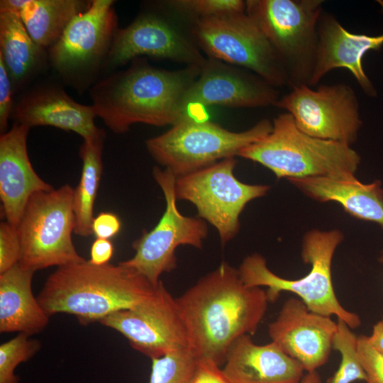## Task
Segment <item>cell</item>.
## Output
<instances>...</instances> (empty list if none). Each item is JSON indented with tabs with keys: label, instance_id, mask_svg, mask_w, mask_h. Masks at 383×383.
I'll list each match as a JSON object with an SVG mask.
<instances>
[{
	"label": "cell",
	"instance_id": "1",
	"mask_svg": "<svg viewBox=\"0 0 383 383\" xmlns=\"http://www.w3.org/2000/svg\"><path fill=\"white\" fill-rule=\"evenodd\" d=\"M197 360L221 367L230 345L253 335L263 319L268 297L262 287L245 285L238 269L222 262L176 298Z\"/></svg>",
	"mask_w": 383,
	"mask_h": 383
},
{
	"label": "cell",
	"instance_id": "2",
	"mask_svg": "<svg viewBox=\"0 0 383 383\" xmlns=\"http://www.w3.org/2000/svg\"><path fill=\"white\" fill-rule=\"evenodd\" d=\"M201 69L167 70L135 59L129 67L101 77L91 87V106L117 134L135 123L172 126L182 120V100Z\"/></svg>",
	"mask_w": 383,
	"mask_h": 383
},
{
	"label": "cell",
	"instance_id": "3",
	"mask_svg": "<svg viewBox=\"0 0 383 383\" xmlns=\"http://www.w3.org/2000/svg\"><path fill=\"white\" fill-rule=\"evenodd\" d=\"M156 287L120 263L95 265L85 260L58 267L37 298L49 316L69 313L86 326L138 305Z\"/></svg>",
	"mask_w": 383,
	"mask_h": 383
},
{
	"label": "cell",
	"instance_id": "4",
	"mask_svg": "<svg viewBox=\"0 0 383 383\" xmlns=\"http://www.w3.org/2000/svg\"><path fill=\"white\" fill-rule=\"evenodd\" d=\"M344 239L337 229H312L303 237L301 256L311 265L309 273L296 279H288L269 269L266 259L259 253L246 256L238 268L243 282L248 287H267L269 302H274L283 292L296 294L309 310L331 317L335 316L351 328L361 325L360 316L345 309L336 296L331 275L335 252Z\"/></svg>",
	"mask_w": 383,
	"mask_h": 383
},
{
	"label": "cell",
	"instance_id": "5",
	"mask_svg": "<svg viewBox=\"0 0 383 383\" xmlns=\"http://www.w3.org/2000/svg\"><path fill=\"white\" fill-rule=\"evenodd\" d=\"M238 156L287 179L355 175L360 164V155L350 145L304 133L287 112L275 117L271 132Z\"/></svg>",
	"mask_w": 383,
	"mask_h": 383
},
{
	"label": "cell",
	"instance_id": "6",
	"mask_svg": "<svg viewBox=\"0 0 383 383\" xmlns=\"http://www.w3.org/2000/svg\"><path fill=\"white\" fill-rule=\"evenodd\" d=\"M272 129V122L268 119L244 131L233 132L207 120L186 118L148 139L145 146L158 164L178 177L238 156L243 148L262 139Z\"/></svg>",
	"mask_w": 383,
	"mask_h": 383
},
{
	"label": "cell",
	"instance_id": "7",
	"mask_svg": "<svg viewBox=\"0 0 383 383\" xmlns=\"http://www.w3.org/2000/svg\"><path fill=\"white\" fill-rule=\"evenodd\" d=\"M322 0H248L245 13L277 52L290 88L311 87L316 64Z\"/></svg>",
	"mask_w": 383,
	"mask_h": 383
},
{
	"label": "cell",
	"instance_id": "8",
	"mask_svg": "<svg viewBox=\"0 0 383 383\" xmlns=\"http://www.w3.org/2000/svg\"><path fill=\"white\" fill-rule=\"evenodd\" d=\"M74 191L65 184L30 197L17 226L21 267L35 272L86 260L72 239L76 224Z\"/></svg>",
	"mask_w": 383,
	"mask_h": 383
},
{
	"label": "cell",
	"instance_id": "9",
	"mask_svg": "<svg viewBox=\"0 0 383 383\" xmlns=\"http://www.w3.org/2000/svg\"><path fill=\"white\" fill-rule=\"evenodd\" d=\"M114 3L91 0L48 50L49 65L65 84L79 91L89 89L103 75L118 29Z\"/></svg>",
	"mask_w": 383,
	"mask_h": 383
},
{
	"label": "cell",
	"instance_id": "10",
	"mask_svg": "<svg viewBox=\"0 0 383 383\" xmlns=\"http://www.w3.org/2000/svg\"><path fill=\"white\" fill-rule=\"evenodd\" d=\"M190 32L207 57L248 70L277 88L290 87L277 52L245 11L197 20Z\"/></svg>",
	"mask_w": 383,
	"mask_h": 383
},
{
	"label": "cell",
	"instance_id": "11",
	"mask_svg": "<svg viewBox=\"0 0 383 383\" xmlns=\"http://www.w3.org/2000/svg\"><path fill=\"white\" fill-rule=\"evenodd\" d=\"M236 163L235 157L223 159L175 180L177 199L192 203L198 217L217 230L223 245L237 235L239 217L245 206L265 196L270 189L266 184L239 181L233 173Z\"/></svg>",
	"mask_w": 383,
	"mask_h": 383
},
{
	"label": "cell",
	"instance_id": "12",
	"mask_svg": "<svg viewBox=\"0 0 383 383\" xmlns=\"http://www.w3.org/2000/svg\"><path fill=\"white\" fill-rule=\"evenodd\" d=\"M152 174L164 194L165 212L151 231H144L133 242L135 255L119 263L141 274L156 287L162 274L177 267L175 251L179 245L202 248L208 226L202 218L186 216L179 212L174 189L176 177L170 170L155 167Z\"/></svg>",
	"mask_w": 383,
	"mask_h": 383
},
{
	"label": "cell",
	"instance_id": "13",
	"mask_svg": "<svg viewBox=\"0 0 383 383\" xmlns=\"http://www.w3.org/2000/svg\"><path fill=\"white\" fill-rule=\"evenodd\" d=\"M127 26L118 28L113 40L103 75L140 56L172 60L187 67H202L206 57L192 33L188 34L157 2Z\"/></svg>",
	"mask_w": 383,
	"mask_h": 383
},
{
	"label": "cell",
	"instance_id": "14",
	"mask_svg": "<svg viewBox=\"0 0 383 383\" xmlns=\"http://www.w3.org/2000/svg\"><path fill=\"white\" fill-rule=\"evenodd\" d=\"M275 106L290 113L304 133L350 146L362 125L357 97L344 83L321 85L316 89L294 86L279 97Z\"/></svg>",
	"mask_w": 383,
	"mask_h": 383
},
{
	"label": "cell",
	"instance_id": "15",
	"mask_svg": "<svg viewBox=\"0 0 383 383\" xmlns=\"http://www.w3.org/2000/svg\"><path fill=\"white\" fill-rule=\"evenodd\" d=\"M99 323L121 333L133 349L150 359L189 348L176 298L161 280L149 298L132 308L116 311Z\"/></svg>",
	"mask_w": 383,
	"mask_h": 383
},
{
	"label": "cell",
	"instance_id": "16",
	"mask_svg": "<svg viewBox=\"0 0 383 383\" xmlns=\"http://www.w3.org/2000/svg\"><path fill=\"white\" fill-rule=\"evenodd\" d=\"M279 97L277 88L256 74L207 57L199 76L183 96L182 120L196 119L200 110L211 106L229 108L275 106Z\"/></svg>",
	"mask_w": 383,
	"mask_h": 383
},
{
	"label": "cell",
	"instance_id": "17",
	"mask_svg": "<svg viewBox=\"0 0 383 383\" xmlns=\"http://www.w3.org/2000/svg\"><path fill=\"white\" fill-rule=\"evenodd\" d=\"M337 328L331 317L309 310L300 299L291 296L268 325V334L272 342L311 372L328 360Z\"/></svg>",
	"mask_w": 383,
	"mask_h": 383
},
{
	"label": "cell",
	"instance_id": "18",
	"mask_svg": "<svg viewBox=\"0 0 383 383\" xmlns=\"http://www.w3.org/2000/svg\"><path fill=\"white\" fill-rule=\"evenodd\" d=\"M94 107L75 101L62 86L55 82H43L22 94L15 102L11 114L14 123L30 128L38 126H53L72 131L84 140L105 135L94 122Z\"/></svg>",
	"mask_w": 383,
	"mask_h": 383
},
{
	"label": "cell",
	"instance_id": "19",
	"mask_svg": "<svg viewBox=\"0 0 383 383\" xmlns=\"http://www.w3.org/2000/svg\"><path fill=\"white\" fill-rule=\"evenodd\" d=\"M317 32L316 64L311 87L316 86L331 70L346 68L367 96H377V90L363 69L362 60L368 51L378 50L383 46V34L353 33L334 15L324 11L319 17Z\"/></svg>",
	"mask_w": 383,
	"mask_h": 383
},
{
	"label": "cell",
	"instance_id": "20",
	"mask_svg": "<svg viewBox=\"0 0 383 383\" xmlns=\"http://www.w3.org/2000/svg\"><path fill=\"white\" fill-rule=\"evenodd\" d=\"M30 128L13 123L0 137V199L6 221L17 228L26 206L35 193L53 187L34 170L27 150Z\"/></svg>",
	"mask_w": 383,
	"mask_h": 383
},
{
	"label": "cell",
	"instance_id": "21",
	"mask_svg": "<svg viewBox=\"0 0 383 383\" xmlns=\"http://www.w3.org/2000/svg\"><path fill=\"white\" fill-rule=\"evenodd\" d=\"M222 370L231 383H300L305 372L274 343L257 345L248 334L230 345Z\"/></svg>",
	"mask_w": 383,
	"mask_h": 383
},
{
	"label": "cell",
	"instance_id": "22",
	"mask_svg": "<svg viewBox=\"0 0 383 383\" xmlns=\"http://www.w3.org/2000/svg\"><path fill=\"white\" fill-rule=\"evenodd\" d=\"M307 196L339 204L350 216L377 224L383 231V187L380 180L365 184L355 175L288 179Z\"/></svg>",
	"mask_w": 383,
	"mask_h": 383
},
{
	"label": "cell",
	"instance_id": "23",
	"mask_svg": "<svg viewBox=\"0 0 383 383\" xmlns=\"http://www.w3.org/2000/svg\"><path fill=\"white\" fill-rule=\"evenodd\" d=\"M35 272L19 264L0 274V332H18L30 336L44 330L50 317L35 297Z\"/></svg>",
	"mask_w": 383,
	"mask_h": 383
},
{
	"label": "cell",
	"instance_id": "24",
	"mask_svg": "<svg viewBox=\"0 0 383 383\" xmlns=\"http://www.w3.org/2000/svg\"><path fill=\"white\" fill-rule=\"evenodd\" d=\"M0 58L14 92L23 90L49 64L48 51L30 37L18 15L0 12Z\"/></svg>",
	"mask_w": 383,
	"mask_h": 383
},
{
	"label": "cell",
	"instance_id": "25",
	"mask_svg": "<svg viewBox=\"0 0 383 383\" xmlns=\"http://www.w3.org/2000/svg\"><path fill=\"white\" fill-rule=\"evenodd\" d=\"M89 1L1 0L0 12L17 13L32 39L48 51L60 39L72 20L88 8Z\"/></svg>",
	"mask_w": 383,
	"mask_h": 383
},
{
	"label": "cell",
	"instance_id": "26",
	"mask_svg": "<svg viewBox=\"0 0 383 383\" xmlns=\"http://www.w3.org/2000/svg\"><path fill=\"white\" fill-rule=\"evenodd\" d=\"M104 138L105 135L84 140L79 149L82 167L79 184L74 191L73 209L76 223L74 233L82 237L93 233V211L102 173Z\"/></svg>",
	"mask_w": 383,
	"mask_h": 383
},
{
	"label": "cell",
	"instance_id": "27",
	"mask_svg": "<svg viewBox=\"0 0 383 383\" xmlns=\"http://www.w3.org/2000/svg\"><path fill=\"white\" fill-rule=\"evenodd\" d=\"M337 325L333 349L340 353V362L337 370L326 380V383L365 382L366 375L359 357L357 335L343 320L337 318Z\"/></svg>",
	"mask_w": 383,
	"mask_h": 383
},
{
	"label": "cell",
	"instance_id": "28",
	"mask_svg": "<svg viewBox=\"0 0 383 383\" xmlns=\"http://www.w3.org/2000/svg\"><path fill=\"white\" fill-rule=\"evenodd\" d=\"M151 360L149 383H191L198 360L188 348Z\"/></svg>",
	"mask_w": 383,
	"mask_h": 383
},
{
	"label": "cell",
	"instance_id": "29",
	"mask_svg": "<svg viewBox=\"0 0 383 383\" xmlns=\"http://www.w3.org/2000/svg\"><path fill=\"white\" fill-rule=\"evenodd\" d=\"M165 10L193 22L231 13L245 12L242 0H169L157 1Z\"/></svg>",
	"mask_w": 383,
	"mask_h": 383
},
{
	"label": "cell",
	"instance_id": "30",
	"mask_svg": "<svg viewBox=\"0 0 383 383\" xmlns=\"http://www.w3.org/2000/svg\"><path fill=\"white\" fill-rule=\"evenodd\" d=\"M23 333L0 345V383H20L15 374L17 366L33 357L40 349L41 343Z\"/></svg>",
	"mask_w": 383,
	"mask_h": 383
},
{
	"label": "cell",
	"instance_id": "31",
	"mask_svg": "<svg viewBox=\"0 0 383 383\" xmlns=\"http://www.w3.org/2000/svg\"><path fill=\"white\" fill-rule=\"evenodd\" d=\"M21 244L17 228L7 221L0 225V274L18 264Z\"/></svg>",
	"mask_w": 383,
	"mask_h": 383
},
{
	"label": "cell",
	"instance_id": "32",
	"mask_svg": "<svg viewBox=\"0 0 383 383\" xmlns=\"http://www.w3.org/2000/svg\"><path fill=\"white\" fill-rule=\"evenodd\" d=\"M359 357L365 372V383H383V355L368 343L365 335H357Z\"/></svg>",
	"mask_w": 383,
	"mask_h": 383
},
{
	"label": "cell",
	"instance_id": "33",
	"mask_svg": "<svg viewBox=\"0 0 383 383\" xmlns=\"http://www.w3.org/2000/svg\"><path fill=\"white\" fill-rule=\"evenodd\" d=\"M14 94L10 77L3 60L0 58V131L4 133L8 127V122L11 118L14 106L13 96Z\"/></svg>",
	"mask_w": 383,
	"mask_h": 383
},
{
	"label": "cell",
	"instance_id": "34",
	"mask_svg": "<svg viewBox=\"0 0 383 383\" xmlns=\"http://www.w3.org/2000/svg\"><path fill=\"white\" fill-rule=\"evenodd\" d=\"M191 383H231L215 362L198 360Z\"/></svg>",
	"mask_w": 383,
	"mask_h": 383
},
{
	"label": "cell",
	"instance_id": "35",
	"mask_svg": "<svg viewBox=\"0 0 383 383\" xmlns=\"http://www.w3.org/2000/svg\"><path fill=\"white\" fill-rule=\"evenodd\" d=\"M121 225V221L116 214L101 212L93 219L92 233L96 238L109 239L118 233Z\"/></svg>",
	"mask_w": 383,
	"mask_h": 383
},
{
	"label": "cell",
	"instance_id": "36",
	"mask_svg": "<svg viewBox=\"0 0 383 383\" xmlns=\"http://www.w3.org/2000/svg\"><path fill=\"white\" fill-rule=\"evenodd\" d=\"M113 252V246L109 239L96 238L92 243L89 262L95 265L109 263Z\"/></svg>",
	"mask_w": 383,
	"mask_h": 383
},
{
	"label": "cell",
	"instance_id": "37",
	"mask_svg": "<svg viewBox=\"0 0 383 383\" xmlns=\"http://www.w3.org/2000/svg\"><path fill=\"white\" fill-rule=\"evenodd\" d=\"M366 336L369 344L383 355V318L373 326L371 334Z\"/></svg>",
	"mask_w": 383,
	"mask_h": 383
},
{
	"label": "cell",
	"instance_id": "38",
	"mask_svg": "<svg viewBox=\"0 0 383 383\" xmlns=\"http://www.w3.org/2000/svg\"><path fill=\"white\" fill-rule=\"evenodd\" d=\"M300 383H322L321 378L317 371L306 372L302 377Z\"/></svg>",
	"mask_w": 383,
	"mask_h": 383
},
{
	"label": "cell",
	"instance_id": "39",
	"mask_svg": "<svg viewBox=\"0 0 383 383\" xmlns=\"http://www.w3.org/2000/svg\"><path fill=\"white\" fill-rule=\"evenodd\" d=\"M378 262L383 265V250L380 252L378 257Z\"/></svg>",
	"mask_w": 383,
	"mask_h": 383
}]
</instances>
